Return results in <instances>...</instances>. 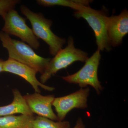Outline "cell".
I'll use <instances>...</instances> for the list:
<instances>
[{"label":"cell","mask_w":128,"mask_h":128,"mask_svg":"<svg viewBox=\"0 0 128 128\" xmlns=\"http://www.w3.org/2000/svg\"><path fill=\"white\" fill-rule=\"evenodd\" d=\"M22 14L26 17L31 23L32 30L37 38L43 40L48 45L50 53L54 56L63 49L66 40L60 38L54 33L50 27L52 21L47 19L40 12H34L24 5L20 8Z\"/></svg>","instance_id":"obj_2"},{"label":"cell","mask_w":128,"mask_h":128,"mask_svg":"<svg viewBox=\"0 0 128 128\" xmlns=\"http://www.w3.org/2000/svg\"><path fill=\"white\" fill-rule=\"evenodd\" d=\"M0 40L8 51L9 58L26 65L42 74L51 58L37 54L32 47L19 40L12 39L9 35L0 31Z\"/></svg>","instance_id":"obj_1"},{"label":"cell","mask_w":128,"mask_h":128,"mask_svg":"<svg viewBox=\"0 0 128 128\" xmlns=\"http://www.w3.org/2000/svg\"><path fill=\"white\" fill-rule=\"evenodd\" d=\"M23 97L33 113L53 121H59L52 108V104L55 98L54 95L43 96L35 92L32 94H28Z\"/></svg>","instance_id":"obj_10"},{"label":"cell","mask_w":128,"mask_h":128,"mask_svg":"<svg viewBox=\"0 0 128 128\" xmlns=\"http://www.w3.org/2000/svg\"><path fill=\"white\" fill-rule=\"evenodd\" d=\"M108 37L112 47L120 46L124 37L128 33V12L124 9L118 16H112L108 18Z\"/></svg>","instance_id":"obj_9"},{"label":"cell","mask_w":128,"mask_h":128,"mask_svg":"<svg viewBox=\"0 0 128 128\" xmlns=\"http://www.w3.org/2000/svg\"><path fill=\"white\" fill-rule=\"evenodd\" d=\"M36 1L38 4L45 7L61 6L70 8L76 12L82 10L86 7L82 5V0H37Z\"/></svg>","instance_id":"obj_13"},{"label":"cell","mask_w":128,"mask_h":128,"mask_svg":"<svg viewBox=\"0 0 128 128\" xmlns=\"http://www.w3.org/2000/svg\"><path fill=\"white\" fill-rule=\"evenodd\" d=\"M3 72L12 73L23 78L30 83L37 93L41 92L39 87L48 91H52L55 89L42 84L37 80L36 74L38 72L36 70L14 60L8 58L4 61Z\"/></svg>","instance_id":"obj_8"},{"label":"cell","mask_w":128,"mask_h":128,"mask_svg":"<svg viewBox=\"0 0 128 128\" xmlns=\"http://www.w3.org/2000/svg\"><path fill=\"white\" fill-rule=\"evenodd\" d=\"M101 58L100 51L97 50L88 58L85 64L79 71L74 74L62 78L67 82L79 85L81 88L90 86L95 89L97 94H99L103 87L98 78V70Z\"/></svg>","instance_id":"obj_5"},{"label":"cell","mask_w":128,"mask_h":128,"mask_svg":"<svg viewBox=\"0 0 128 128\" xmlns=\"http://www.w3.org/2000/svg\"><path fill=\"white\" fill-rule=\"evenodd\" d=\"M88 58V53L76 48L73 37L69 36L67 46L51 59L47 68L40 76V82L44 84L60 70L77 61L85 62Z\"/></svg>","instance_id":"obj_3"},{"label":"cell","mask_w":128,"mask_h":128,"mask_svg":"<svg viewBox=\"0 0 128 128\" xmlns=\"http://www.w3.org/2000/svg\"><path fill=\"white\" fill-rule=\"evenodd\" d=\"M73 128H85V126L82 119L79 118L76 123V125Z\"/></svg>","instance_id":"obj_16"},{"label":"cell","mask_w":128,"mask_h":128,"mask_svg":"<svg viewBox=\"0 0 128 128\" xmlns=\"http://www.w3.org/2000/svg\"><path fill=\"white\" fill-rule=\"evenodd\" d=\"M103 10H96L89 6L80 11L75 12L74 16L77 18L84 19L94 31L98 50L109 51L112 49L108 37L107 24L108 16Z\"/></svg>","instance_id":"obj_4"},{"label":"cell","mask_w":128,"mask_h":128,"mask_svg":"<svg viewBox=\"0 0 128 128\" xmlns=\"http://www.w3.org/2000/svg\"><path fill=\"white\" fill-rule=\"evenodd\" d=\"M4 25L2 32L8 35H14L26 42L30 47L38 50L40 46L38 38L26 24V19L21 16L14 9L7 13L3 19Z\"/></svg>","instance_id":"obj_6"},{"label":"cell","mask_w":128,"mask_h":128,"mask_svg":"<svg viewBox=\"0 0 128 128\" xmlns=\"http://www.w3.org/2000/svg\"><path fill=\"white\" fill-rule=\"evenodd\" d=\"M32 126L33 128H70L68 121H55L38 116L35 117Z\"/></svg>","instance_id":"obj_14"},{"label":"cell","mask_w":128,"mask_h":128,"mask_svg":"<svg viewBox=\"0 0 128 128\" xmlns=\"http://www.w3.org/2000/svg\"><path fill=\"white\" fill-rule=\"evenodd\" d=\"M90 91L89 88H81L69 95L54 98L52 105L54 107L59 121H64L66 114L74 108H87Z\"/></svg>","instance_id":"obj_7"},{"label":"cell","mask_w":128,"mask_h":128,"mask_svg":"<svg viewBox=\"0 0 128 128\" xmlns=\"http://www.w3.org/2000/svg\"><path fill=\"white\" fill-rule=\"evenodd\" d=\"M14 99L9 105L0 106V117L20 114L23 115H33L34 114L28 106L23 96L18 89L12 90Z\"/></svg>","instance_id":"obj_11"},{"label":"cell","mask_w":128,"mask_h":128,"mask_svg":"<svg viewBox=\"0 0 128 128\" xmlns=\"http://www.w3.org/2000/svg\"><path fill=\"white\" fill-rule=\"evenodd\" d=\"M4 61V60H3L2 59L0 58V73L3 72V66Z\"/></svg>","instance_id":"obj_17"},{"label":"cell","mask_w":128,"mask_h":128,"mask_svg":"<svg viewBox=\"0 0 128 128\" xmlns=\"http://www.w3.org/2000/svg\"><path fill=\"white\" fill-rule=\"evenodd\" d=\"M20 2L19 0H0V16L4 19L8 12Z\"/></svg>","instance_id":"obj_15"},{"label":"cell","mask_w":128,"mask_h":128,"mask_svg":"<svg viewBox=\"0 0 128 128\" xmlns=\"http://www.w3.org/2000/svg\"><path fill=\"white\" fill-rule=\"evenodd\" d=\"M34 115H11L0 117V128H33Z\"/></svg>","instance_id":"obj_12"}]
</instances>
